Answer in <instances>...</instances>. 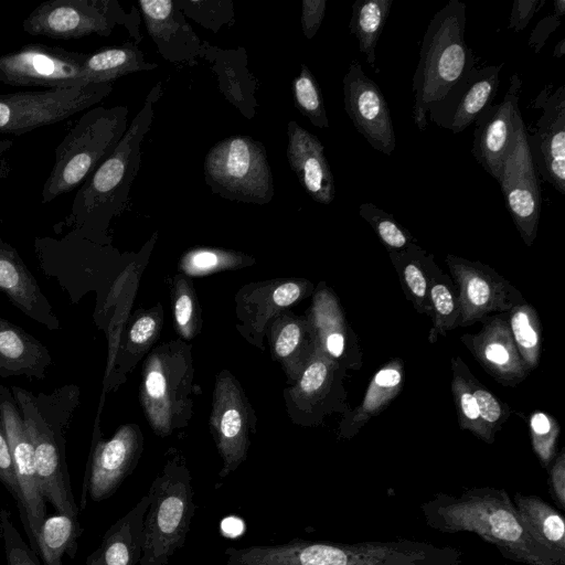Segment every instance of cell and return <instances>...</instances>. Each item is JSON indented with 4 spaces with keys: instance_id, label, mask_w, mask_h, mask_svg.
<instances>
[{
    "instance_id": "cell-6",
    "label": "cell",
    "mask_w": 565,
    "mask_h": 565,
    "mask_svg": "<svg viewBox=\"0 0 565 565\" xmlns=\"http://www.w3.org/2000/svg\"><path fill=\"white\" fill-rule=\"evenodd\" d=\"M139 565H167L182 546L194 511L188 469L169 462L148 491Z\"/></svg>"
},
{
    "instance_id": "cell-41",
    "label": "cell",
    "mask_w": 565,
    "mask_h": 565,
    "mask_svg": "<svg viewBox=\"0 0 565 565\" xmlns=\"http://www.w3.org/2000/svg\"><path fill=\"white\" fill-rule=\"evenodd\" d=\"M178 7L183 14L191 17L194 21L217 32L224 24L234 20L233 1H191L177 0Z\"/></svg>"
},
{
    "instance_id": "cell-2",
    "label": "cell",
    "mask_w": 565,
    "mask_h": 565,
    "mask_svg": "<svg viewBox=\"0 0 565 565\" xmlns=\"http://www.w3.org/2000/svg\"><path fill=\"white\" fill-rule=\"evenodd\" d=\"M161 95V83L148 94L110 156L81 184L67 222L77 231L98 230L122 212L139 167L141 142L153 120V105Z\"/></svg>"
},
{
    "instance_id": "cell-38",
    "label": "cell",
    "mask_w": 565,
    "mask_h": 565,
    "mask_svg": "<svg viewBox=\"0 0 565 565\" xmlns=\"http://www.w3.org/2000/svg\"><path fill=\"white\" fill-rule=\"evenodd\" d=\"M359 214L371 225L387 252L405 249L416 242L392 214L377 207L374 203H361Z\"/></svg>"
},
{
    "instance_id": "cell-33",
    "label": "cell",
    "mask_w": 565,
    "mask_h": 565,
    "mask_svg": "<svg viewBox=\"0 0 565 565\" xmlns=\"http://www.w3.org/2000/svg\"><path fill=\"white\" fill-rule=\"evenodd\" d=\"M82 532L78 516L62 513L46 516L38 536V557L43 565H62L64 554L75 556Z\"/></svg>"
},
{
    "instance_id": "cell-42",
    "label": "cell",
    "mask_w": 565,
    "mask_h": 565,
    "mask_svg": "<svg viewBox=\"0 0 565 565\" xmlns=\"http://www.w3.org/2000/svg\"><path fill=\"white\" fill-rule=\"evenodd\" d=\"M0 527L6 565H41L38 555L25 543L7 509L0 510Z\"/></svg>"
},
{
    "instance_id": "cell-53",
    "label": "cell",
    "mask_w": 565,
    "mask_h": 565,
    "mask_svg": "<svg viewBox=\"0 0 565 565\" xmlns=\"http://www.w3.org/2000/svg\"><path fill=\"white\" fill-rule=\"evenodd\" d=\"M193 313V302L188 292H181L174 305V317L178 324L184 328L189 324Z\"/></svg>"
},
{
    "instance_id": "cell-1",
    "label": "cell",
    "mask_w": 565,
    "mask_h": 565,
    "mask_svg": "<svg viewBox=\"0 0 565 565\" xmlns=\"http://www.w3.org/2000/svg\"><path fill=\"white\" fill-rule=\"evenodd\" d=\"M34 451L40 491L57 513L78 516L65 457L66 431L79 404V387L63 385L50 393L11 386Z\"/></svg>"
},
{
    "instance_id": "cell-19",
    "label": "cell",
    "mask_w": 565,
    "mask_h": 565,
    "mask_svg": "<svg viewBox=\"0 0 565 565\" xmlns=\"http://www.w3.org/2000/svg\"><path fill=\"white\" fill-rule=\"evenodd\" d=\"M477 333H465L460 341L497 382L516 386L529 375L510 333L504 313L483 318Z\"/></svg>"
},
{
    "instance_id": "cell-24",
    "label": "cell",
    "mask_w": 565,
    "mask_h": 565,
    "mask_svg": "<svg viewBox=\"0 0 565 565\" xmlns=\"http://www.w3.org/2000/svg\"><path fill=\"white\" fill-rule=\"evenodd\" d=\"M217 390L214 412L212 416L213 427L216 433V441L224 460L222 477L235 470L245 459L247 448L246 414L243 402L235 387L225 383Z\"/></svg>"
},
{
    "instance_id": "cell-27",
    "label": "cell",
    "mask_w": 565,
    "mask_h": 565,
    "mask_svg": "<svg viewBox=\"0 0 565 565\" xmlns=\"http://www.w3.org/2000/svg\"><path fill=\"white\" fill-rule=\"evenodd\" d=\"M405 380L404 362L394 358L385 363L369 382L361 403L344 412L340 425L342 438L354 437L371 418L382 413L401 393Z\"/></svg>"
},
{
    "instance_id": "cell-34",
    "label": "cell",
    "mask_w": 565,
    "mask_h": 565,
    "mask_svg": "<svg viewBox=\"0 0 565 565\" xmlns=\"http://www.w3.org/2000/svg\"><path fill=\"white\" fill-rule=\"evenodd\" d=\"M393 0H356L352 4L349 30L366 62L374 66L375 49L388 19Z\"/></svg>"
},
{
    "instance_id": "cell-20",
    "label": "cell",
    "mask_w": 565,
    "mask_h": 565,
    "mask_svg": "<svg viewBox=\"0 0 565 565\" xmlns=\"http://www.w3.org/2000/svg\"><path fill=\"white\" fill-rule=\"evenodd\" d=\"M138 4L159 54L172 63L196 64L204 43L186 22L177 0H142Z\"/></svg>"
},
{
    "instance_id": "cell-17",
    "label": "cell",
    "mask_w": 565,
    "mask_h": 565,
    "mask_svg": "<svg viewBox=\"0 0 565 565\" xmlns=\"http://www.w3.org/2000/svg\"><path fill=\"white\" fill-rule=\"evenodd\" d=\"M503 64L477 67L476 64L433 104L427 113L429 120L452 134L462 132L473 124L498 92Z\"/></svg>"
},
{
    "instance_id": "cell-29",
    "label": "cell",
    "mask_w": 565,
    "mask_h": 565,
    "mask_svg": "<svg viewBox=\"0 0 565 565\" xmlns=\"http://www.w3.org/2000/svg\"><path fill=\"white\" fill-rule=\"evenodd\" d=\"M243 53L222 51L204 43L202 57L213 62L225 97L247 118H252L255 114L254 77L245 67Z\"/></svg>"
},
{
    "instance_id": "cell-26",
    "label": "cell",
    "mask_w": 565,
    "mask_h": 565,
    "mask_svg": "<svg viewBox=\"0 0 565 565\" xmlns=\"http://www.w3.org/2000/svg\"><path fill=\"white\" fill-rule=\"evenodd\" d=\"M45 345L22 328L0 317V376L43 380L52 365Z\"/></svg>"
},
{
    "instance_id": "cell-13",
    "label": "cell",
    "mask_w": 565,
    "mask_h": 565,
    "mask_svg": "<svg viewBox=\"0 0 565 565\" xmlns=\"http://www.w3.org/2000/svg\"><path fill=\"white\" fill-rule=\"evenodd\" d=\"M0 422L8 436L18 480L17 507L21 523L28 535L29 546L36 554L40 527L46 518V501L39 488L34 451L22 416L11 390L2 384H0Z\"/></svg>"
},
{
    "instance_id": "cell-5",
    "label": "cell",
    "mask_w": 565,
    "mask_h": 565,
    "mask_svg": "<svg viewBox=\"0 0 565 565\" xmlns=\"http://www.w3.org/2000/svg\"><path fill=\"white\" fill-rule=\"evenodd\" d=\"M127 128V106H95L84 113L55 148L42 203L81 185L110 156Z\"/></svg>"
},
{
    "instance_id": "cell-21",
    "label": "cell",
    "mask_w": 565,
    "mask_h": 565,
    "mask_svg": "<svg viewBox=\"0 0 565 565\" xmlns=\"http://www.w3.org/2000/svg\"><path fill=\"white\" fill-rule=\"evenodd\" d=\"M287 159L303 190L318 203H332L335 183L321 141L294 120L287 125Z\"/></svg>"
},
{
    "instance_id": "cell-23",
    "label": "cell",
    "mask_w": 565,
    "mask_h": 565,
    "mask_svg": "<svg viewBox=\"0 0 565 565\" xmlns=\"http://www.w3.org/2000/svg\"><path fill=\"white\" fill-rule=\"evenodd\" d=\"M0 290L25 316L49 330H58L60 320L15 248L0 238Z\"/></svg>"
},
{
    "instance_id": "cell-44",
    "label": "cell",
    "mask_w": 565,
    "mask_h": 565,
    "mask_svg": "<svg viewBox=\"0 0 565 565\" xmlns=\"http://www.w3.org/2000/svg\"><path fill=\"white\" fill-rule=\"evenodd\" d=\"M553 6V12L540 20L530 34L529 45L535 53L542 50L548 36L559 26L565 14V0H555Z\"/></svg>"
},
{
    "instance_id": "cell-16",
    "label": "cell",
    "mask_w": 565,
    "mask_h": 565,
    "mask_svg": "<svg viewBox=\"0 0 565 565\" xmlns=\"http://www.w3.org/2000/svg\"><path fill=\"white\" fill-rule=\"evenodd\" d=\"M140 451V436L134 426H122L109 440L94 444L84 476L81 509L99 502L118 489L134 468Z\"/></svg>"
},
{
    "instance_id": "cell-47",
    "label": "cell",
    "mask_w": 565,
    "mask_h": 565,
    "mask_svg": "<svg viewBox=\"0 0 565 565\" xmlns=\"http://www.w3.org/2000/svg\"><path fill=\"white\" fill-rule=\"evenodd\" d=\"M326 8V0H303L301 2V28L308 40L317 34L324 18Z\"/></svg>"
},
{
    "instance_id": "cell-36",
    "label": "cell",
    "mask_w": 565,
    "mask_h": 565,
    "mask_svg": "<svg viewBox=\"0 0 565 565\" xmlns=\"http://www.w3.org/2000/svg\"><path fill=\"white\" fill-rule=\"evenodd\" d=\"M452 393L459 427L469 430L479 439L492 444L479 415L476 398L468 383L469 367L460 356L450 360Z\"/></svg>"
},
{
    "instance_id": "cell-43",
    "label": "cell",
    "mask_w": 565,
    "mask_h": 565,
    "mask_svg": "<svg viewBox=\"0 0 565 565\" xmlns=\"http://www.w3.org/2000/svg\"><path fill=\"white\" fill-rule=\"evenodd\" d=\"M311 328L303 322L292 321L285 324L275 340V351L280 358H287L298 351L305 342V334Z\"/></svg>"
},
{
    "instance_id": "cell-32",
    "label": "cell",
    "mask_w": 565,
    "mask_h": 565,
    "mask_svg": "<svg viewBox=\"0 0 565 565\" xmlns=\"http://www.w3.org/2000/svg\"><path fill=\"white\" fill-rule=\"evenodd\" d=\"M431 254L416 243L402 250L388 252L403 292L419 315L430 316L428 262Z\"/></svg>"
},
{
    "instance_id": "cell-39",
    "label": "cell",
    "mask_w": 565,
    "mask_h": 565,
    "mask_svg": "<svg viewBox=\"0 0 565 565\" xmlns=\"http://www.w3.org/2000/svg\"><path fill=\"white\" fill-rule=\"evenodd\" d=\"M467 377L471 392L476 398L483 426L490 439L494 441L495 434L508 420L511 414V408L507 403L500 401L478 379H476L470 369L467 373Z\"/></svg>"
},
{
    "instance_id": "cell-4",
    "label": "cell",
    "mask_w": 565,
    "mask_h": 565,
    "mask_svg": "<svg viewBox=\"0 0 565 565\" xmlns=\"http://www.w3.org/2000/svg\"><path fill=\"white\" fill-rule=\"evenodd\" d=\"M438 526L472 532L526 565H565L542 548L526 531L515 505L502 490L482 489L444 502L436 509Z\"/></svg>"
},
{
    "instance_id": "cell-45",
    "label": "cell",
    "mask_w": 565,
    "mask_h": 565,
    "mask_svg": "<svg viewBox=\"0 0 565 565\" xmlns=\"http://www.w3.org/2000/svg\"><path fill=\"white\" fill-rule=\"evenodd\" d=\"M0 481L18 501L19 488L8 436L0 422Z\"/></svg>"
},
{
    "instance_id": "cell-28",
    "label": "cell",
    "mask_w": 565,
    "mask_h": 565,
    "mask_svg": "<svg viewBox=\"0 0 565 565\" xmlns=\"http://www.w3.org/2000/svg\"><path fill=\"white\" fill-rule=\"evenodd\" d=\"M514 505L531 537L556 561L565 564V524L563 516L535 495L518 493Z\"/></svg>"
},
{
    "instance_id": "cell-25",
    "label": "cell",
    "mask_w": 565,
    "mask_h": 565,
    "mask_svg": "<svg viewBox=\"0 0 565 565\" xmlns=\"http://www.w3.org/2000/svg\"><path fill=\"white\" fill-rule=\"evenodd\" d=\"M149 494L114 523L103 537L100 546L86 559L88 565H139L143 522L149 505Z\"/></svg>"
},
{
    "instance_id": "cell-8",
    "label": "cell",
    "mask_w": 565,
    "mask_h": 565,
    "mask_svg": "<svg viewBox=\"0 0 565 565\" xmlns=\"http://www.w3.org/2000/svg\"><path fill=\"white\" fill-rule=\"evenodd\" d=\"M118 25L137 42L141 40L138 11L125 12L117 0H47L31 11L22 29L30 35L71 40L90 34L109 36Z\"/></svg>"
},
{
    "instance_id": "cell-30",
    "label": "cell",
    "mask_w": 565,
    "mask_h": 565,
    "mask_svg": "<svg viewBox=\"0 0 565 565\" xmlns=\"http://www.w3.org/2000/svg\"><path fill=\"white\" fill-rule=\"evenodd\" d=\"M157 67V64L146 60L136 43H125L88 54L83 66V78L87 85L111 83L124 75Z\"/></svg>"
},
{
    "instance_id": "cell-11",
    "label": "cell",
    "mask_w": 565,
    "mask_h": 565,
    "mask_svg": "<svg viewBox=\"0 0 565 565\" xmlns=\"http://www.w3.org/2000/svg\"><path fill=\"white\" fill-rule=\"evenodd\" d=\"M499 185L512 221L530 247L539 230L542 195L521 114L516 118L514 138L504 157Z\"/></svg>"
},
{
    "instance_id": "cell-18",
    "label": "cell",
    "mask_w": 565,
    "mask_h": 565,
    "mask_svg": "<svg viewBox=\"0 0 565 565\" xmlns=\"http://www.w3.org/2000/svg\"><path fill=\"white\" fill-rule=\"evenodd\" d=\"M522 79L518 73L510 77L504 98L490 104L477 117L471 153L477 162L498 183L508 149L514 138Z\"/></svg>"
},
{
    "instance_id": "cell-7",
    "label": "cell",
    "mask_w": 565,
    "mask_h": 565,
    "mask_svg": "<svg viewBox=\"0 0 565 565\" xmlns=\"http://www.w3.org/2000/svg\"><path fill=\"white\" fill-rule=\"evenodd\" d=\"M204 175L213 193L231 201L263 205L274 196L266 149L248 136L215 143L205 157Z\"/></svg>"
},
{
    "instance_id": "cell-12",
    "label": "cell",
    "mask_w": 565,
    "mask_h": 565,
    "mask_svg": "<svg viewBox=\"0 0 565 565\" xmlns=\"http://www.w3.org/2000/svg\"><path fill=\"white\" fill-rule=\"evenodd\" d=\"M445 263L457 289L460 323L472 326L492 313H504L524 302L522 294L490 266L452 254Z\"/></svg>"
},
{
    "instance_id": "cell-15",
    "label": "cell",
    "mask_w": 565,
    "mask_h": 565,
    "mask_svg": "<svg viewBox=\"0 0 565 565\" xmlns=\"http://www.w3.org/2000/svg\"><path fill=\"white\" fill-rule=\"evenodd\" d=\"M541 108L533 134L526 140L537 172L561 194H565V87L559 86L550 93L541 90L532 104Z\"/></svg>"
},
{
    "instance_id": "cell-49",
    "label": "cell",
    "mask_w": 565,
    "mask_h": 565,
    "mask_svg": "<svg viewBox=\"0 0 565 565\" xmlns=\"http://www.w3.org/2000/svg\"><path fill=\"white\" fill-rule=\"evenodd\" d=\"M145 388L148 398L154 402H160L166 395V377L158 367L157 361L148 370L147 376L145 379Z\"/></svg>"
},
{
    "instance_id": "cell-37",
    "label": "cell",
    "mask_w": 565,
    "mask_h": 565,
    "mask_svg": "<svg viewBox=\"0 0 565 565\" xmlns=\"http://www.w3.org/2000/svg\"><path fill=\"white\" fill-rule=\"evenodd\" d=\"M292 95L297 109L318 128H328L329 120L320 86L308 68L302 64L300 73L294 78Z\"/></svg>"
},
{
    "instance_id": "cell-3",
    "label": "cell",
    "mask_w": 565,
    "mask_h": 565,
    "mask_svg": "<svg viewBox=\"0 0 565 565\" xmlns=\"http://www.w3.org/2000/svg\"><path fill=\"white\" fill-rule=\"evenodd\" d=\"M466 4L450 0L430 19L419 51L413 77V120L419 131L427 128L429 107L475 64L471 49L465 41Z\"/></svg>"
},
{
    "instance_id": "cell-52",
    "label": "cell",
    "mask_w": 565,
    "mask_h": 565,
    "mask_svg": "<svg viewBox=\"0 0 565 565\" xmlns=\"http://www.w3.org/2000/svg\"><path fill=\"white\" fill-rule=\"evenodd\" d=\"M302 287L297 282H286L278 286L273 292V301L278 307H287L298 300Z\"/></svg>"
},
{
    "instance_id": "cell-46",
    "label": "cell",
    "mask_w": 565,
    "mask_h": 565,
    "mask_svg": "<svg viewBox=\"0 0 565 565\" xmlns=\"http://www.w3.org/2000/svg\"><path fill=\"white\" fill-rule=\"evenodd\" d=\"M234 256L221 250L199 249L189 253L184 258V266L189 271H206L222 264L233 262Z\"/></svg>"
},
{
    "instance_id": "cell-50",
    "label": "cell",
    "mask_w": 565,
    "mask_h": 565,
    "mask_svg": "<svg viewBox=\"0 0 565 565\" xmlns=\"http://www.w3.org/2000/svg\"><path fill=\"white\" fill-rule=\"evenodd\" d=\"M551 483L554 494L563 507L565 504V451L561 450L552 469H551Z\"/></svg>"
},
{
    "instance_id": "cell-9",
    "label": "cell",
    "mask_w": 565,
    "mask_h": 565,
    "mask_svg": "<svg viewBox=\"0 0 565 565\" xmlns=\"http://www.w3.org/2000/svg\"><path fill=\"white\" fill-rule=\"evenodd\" d=\"M111 83L0 94V134L23 135L62 121L107 97Z\"/></svg>"
},
{
    "instance_id": "cell-51",
    "label": "cell",
    "mask_w": 565,
    "mask_h": 565,
    "mask_svg": "<svg viewBox=\"0 0 565 565\" xmlns=\"http://www.w3.org/2000/svg\"><path fill=\"white\" fill-rule=\"evenodd\" d=\"M156 320L150 316L139 318L131 327L129 338L136 344L146 343L156 331Z\"/></svg>"
},
{
    "instance_id": "cell-14",
    "label": "cell",
    "mask_w": 565,
    "mask_h": 565,
    "mask_svg": "<svg viewBox=\"0 0 565 565\" xmlns=\"http://www.w3.org/2000/svg\"><path fill=\"white\" fill-rule=\"evenodd\" d=\"M344 109L367 143L386 156L396 147L388 104L376 83L358 61H351L343 77Z\"/></svg>"
},
{
    "instance_id": "cell-40",
    "label": "cell",
    "mask_w": 565,
    "mask_h": 565,
    "mask_svg": "<svg viewBox=\"0 0 565 565\" xmlns=\"http://www.w3.org/2000/svg\"><path fill=\"white\" fill-rule=\"evenodd\" d=\"M527 422L533 450L542 465L547 467L556 455L559 425L552 415L542 411L533 412Z\"/></svg>"
},
{
    "instance_id": "cell-10",
    "label": "cell",
    "mask_w": 565,
    "mask_h": 565,
    "mask_svg": "<svg viewBox=\"0 0 565 565\" xmlns=\"http://www.w3.org/2000/svg\"><path fill=\"white\" fill-rule=\"evenodd\" d=\"M87 53L30 43L0 55V82L15 87L71 88L86 86Z\"/></svg>"
},
{
    "instance_id": "cell-54",
    "label": "cell",
    "mask_w": 565,
    "mask_h": 565,
    "mask_svg": "<svg viewBox=\"0 0 565 565\" xmlns=\"http://www.w3.org/2000/svg\"><path fill=\"white\" fill-rule=\"evenodd\" d=\"M564 54H565V39H561L554 49L553 56L559 58Z\"/></svg>"
},
{
    "instance_id": "cell-22",
    "label": "cell",
    "mask_w": 565,
    "mask_h": 565,
    "mask_svg": "<svg viewBox=\"0 0 565 565\" xmlns=\"http://www.w3.org/2000/svg\"><path fill=\"white\" fill-rule=\"evenodd\" d=\"M317 296L311 329L316 347L345 371L361 370L363 352L335 296L329 290H322Z\"/></svg>"
},
{
    "instance_id": "cell-35",
    "label": "cell",
    "mask_w": 565,
    "mask_h": 565,
    "mask_svg": "<svg viewBox=\"0 0 565 565\" xmlns=\"http://www.w3.org/2000/svg\"><path fill=\"white\" fill-rule=\"evenodd\" d=\"M505 318L516 351L525 366L531 372L541 358L542 326L536 310L526 301L515 306Z\"/></svg>"
},
{
    "instance_id": "cell-31",
    "label": "cell",
    "mask_w": 565,
    "mask_h": 565,
    "mask_svg": "<svg viewBox=\"0 0 565 565\" xmlns=\"http://www.w3.org/2000/svg\"><path fill=\"white\" fill-rule=\"evenodd\" d=\"M428 298L431 318L428 342L435 343L459 327L460 307L451 277L438 267L433 254L428 262Z\"/></svg>"
},
{
    "instance_id": "cell-55",
    "label": "cell",
    "mask_w": 565,
    "mask_h": 565,
    "mask_svg": "<svg viewBox=\"0 0 565 565\" xmlns=\"http://www.w3.org/2000/svg\"><path fill=\"white\" fill-rule=\"evenodd\" d=\"M2 539L1 527H0V540Z\"/></svg>"
},
{
    "instance_id": "cell-48",
    "label": "cell",
    "mask_w": 565,
    "mask_h": 565,
    "mask_svg": "<svg viewBox=\"0 0 565 565\" xmlns=\"http://www.w3.org/2000/svg\"><path fill=\"white\" fill-rule=\"evenodd\" d=\"M544 3V0H514L509 19V29L514 32L523 31Z\"/></svg>"
},
{
    "instance_id": "cell-56",
    "label": "cell",
    "mask_w": 565,
    "mask_h": 565,
    "mask_svg": "<svg viewBox=\"0 0 565 565\" xmlns=\"http://www.w3.org/2000/svg\"><path fill=\"white\" fill-rule=\"evenodd\" d=\"M84 565H88V564L85 563Z\"/></svg>"
}]
</instances>
